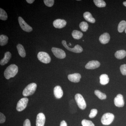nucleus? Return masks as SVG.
<instances>
[{"label": "nucleus", "instance_id": "nucleus-1", "mask_svg": "<svg viewBox=\"0 0 126 126\" xmlns=\"http://www.w3.org/2000/svg\"><path fill=\"white\" fill-rule=\"evenodd\" d=\"M18 71V66L15 64H12L8 66L4 72V76L6 79H9L14 78L16 75Z\"/></svg>", "mask_w": 126, "mask_h": 126}, {"label": "nucleus", "instance_id": "nucleus-2", "mask_svg": "<svg viewBox=\"0 0 126 126\" xmlns=\"http://www.w3.org/2000/svg\"><path fill=\"white\" fill-rule=\"evenodd\" d=\"M37 85L34 83H32L27 85L23 90V94L25 97L28 96L33 94L36 91Z\"/></svg>", "mask_w": 126, "mask_h": 126}, {"label": "nucleus", "instance_id": "nucleus-3", "mask_svg": "<svg viewBox=\"0 0 126 126\" xmlns=\"http://www.w3.org/2000/svg\"><path fill=\"white\" fill-rule=\"evenodd\" d=\"M114 115L112 113H107L104 114L102 117L101 121L104 125H109L111 124L114 120Z\"/></svg>", "mask_w": 126, "mask_h": 126}, {"label": "nucleus", "instance_id": "nucleus-4", "mask_svg": "<svg viewBox=\"0 0 126 126\" xmlns=\"http://www.w3.org/2000/svg\"><path fill=\"white\" fill-rule=\"evenodd\" d=\"M75 99L79 108L82 110H84L86 107V103L83 96L79 94L75 95Z\"/></svg>", "mask_w": 126, "mask_h": 126}, {"label": "nucleus", "instance_id": "nucleus-5", "mask_svg": "<svg viewBox=\"0 0 126 126\" xmlns=\"http://www.w3.org/2000/svg\"><path fill=\"white\" fill-rule=\"evenodd\" d=\"M39 60L41 62L44 63H48L51 61V58L49 55L46 52H40L37 55Z\"/></svg>", "mask_w": 126, "mask_h": 126}, {"label": "nucleus", "instance_id": "nucleus-6", "mask_svg": "<svg viewBox=\"0 0 126 126\" xmlns=\"http://www.w3.org/2000/svg\"><path fill=\"white\" fill-rule=\"evenodd\" d=\"M28 102L29 99L27 97L21 98L17 103L16 107V110L20 112L24 110L27 107Z\"/></svg>", "mask_w": 126, "mask_h": 126}, {"label": "nucleus", "instance_id": "nucleus-7", "mask_svg": "<svg viewBox=\"0 0 126 126\" xmlns=\"http://www.w3.org/2000/svg\"><path fill=\"white\" fill-rule=\"evenodd\" d=\"M18 20L21 28L24 31L27 32H30L33 30L32 27L29 25L23 19L22 17L19 16L18 17Z\"/></svg>", "mask_w": 126, "mask_h": 126}, {"label": "nucleus", "instance_id": "nucleus-8", "mask_svg": "<svg viewBox=\"0 0 126 126\" xmlns=\"http://www.w3.org/2000/svg\"><path fill=\"white\" fill-rule=\"evenodd\" d=\"M51 50L55 56L58 58L63 59L66 57V54L65 52L61 49L53 47Z\"/></svg>", "mask_w": 126, "mask_h": 126}, {"label": "nucleus", "instance_id": "nucleus-9", "mask_svg": "<svg viewBox=\"0 0 126 126\" xmlns=\"http://www.w3.org/2000/svg\"><path fill=\"white\" fill-rule=\"evenodd\" d=\"M62 44L66 49L71 52L75 53H80L82 52L83 49L80 46L77 45L73 48H70L67 45V43L65 40H63L62 42Z\"/></svg>", "mask_w": 126, "mask_h": 126}, {"label": "nucleus", "instance_id": "nucleus-10", "mask_svg": "<svg viewBox=\"0 0 126 126\" xmlns=\"http://www.w3.org/2000/svg\"><path fill=\"white\" fill-rule=\"evenodd\" d=\"M45 115L43 113H40L37 115L36 121V126H44L45 124Z\"/></svg>", "mask_w": 126, "mask_h": 126}, {"label": "nucleus", "instance_id": "nucleus-11", "mask_svg": "<svg viewBox=\"0 0 126 126\" xmlns=\"http://www.w3.org/2000/svg\"><path fill=\"white\" fill-rule=\"evenodd\" d=\"M115 106L118 107H122L124 106V102L123 96L122 94H118L115 97L114 100Z\"/></svg>", "mask_w": 126, "mask_h": 126}, {"label": "nucleus", "instance_id": "nucleus-12", "mask_svg": "<svg viewBox=\"0 0 126 126\" xmlns=\"http://www.w3.org/2000/svg\"><path fill=\"white\" fill-rule=\"evenodd\" d=\"M67 24L66 21L61 19H57L53 22V25L55 28L57 29H62L65 27Z\"/></svg>", "mask_w": 126, "mask_h": 126}, {"label": "nucleus", "instance_id": "nucleus-13", "mask_svg": "<svg viewBox=\"0 0 126 126\" xmlns=\"http://www.w3.org/2000/svg\"><path fill=\"white\" fill-rule=\"evenodd\" d=\"M100 65V63L99 61L93 60L88 62L85 66V68L87 69H95L99 67Z\"/></svg>", "mask_w": 126, "mask_h": 126}, {"label": "nucleus", "instance_id": "nucleus-14", "mask_svg": "<svg viewBox=\"0 0 126 126\" xmlns=\"http://www.w3.org/2000/svg\"><path fill=\"white\" fill-rule=\"evenodd\" d=\"M68 79L69 81L74 83L79 82L80 81L81 76L79 74L76 73L69 75L68 76Z\"/></svg>", "mask_w": 126, "mask_h": 126}, {"label": "nucleus", "instance_id": "nucleus-15", "mask_svg": "<svg viewBox=\"0 0 126 126\" xmlns=\"http://www.w3.org/2000/svg\"><path fill=\"white\" fill-rule=\"evenodd\" d=\"M54 94L55 98L57 99H60L63 97V91L60 86H57L55 87Z\"/></svg>", "mask_w": 126, "mask_h": 126}, {"label": "nucleus", "instance_id": "nucleus-16", "mask_svg": "<svg viewBox=\"0 0 126 126\" xmlns=\"http://www.w3.org/2000/svg\"><path fill=\"white\" fill-rule=\"evenodd\" d=\"M110 36L108 33H105L101 35L99 38V40L102 44H106L109 42Z\"/></svg>", "mask_w": 126, "mask_h": 126}, {"label": "nucleus", "instance_id": "nucleus-17", "mask_svg": "<svg viewBox=\"0 0 126 126\" xmlns=\"http://www.w3.org/2000/svg\"><path fill=\"white\" fill-rule=\"evenodd\" d=\"M11 54L10 52H7L5 53L4 58L1 59L0 61V64L4 65L6 64L10 61L11 58Z\"/></svg>", "mask_w": 126, "mask_h": 126}, {"label": "nucleus", "instance_id": "nucleus-18", "mask_svg": "<svg viewBox=\"0 0 126 126\" xmlns=\"http://www.w3.org/2000/svg\"><path fill=\"white\" fill-rule=\"evenodd\" d=\"M83 17L87 21L92 23H94L95 22V20L93 17L92 14L88 12H86L83 14Z\"/></svg>", "mask_w": 126, "mask_h": 126}, {"label": "nucleus", "instance_id": "nucleus-19", "mask_svg": "<svg viewBox=\"0 0 126 126\" xmlns=\"http://www.w3.org/2000/svg\"><path fill=\"white\" fill-rule=\"evenodd\" d=\"M100 83L103 85L107 84L109 82V79L108 75L106 74H102L99 77Z\"/></svg>", "mask_w": 126, "mask_h": 126}, {"label": "nucleus", "instance_id": "nucleus-20", "mask_svg": "<svg viewBox=\"0 0 126 126\" xmlns=\"http://www.w3.org/2000/svg\"><path fill=\"white\" fill-rule=\"evenodd\" d=\"M16 48L19 55L22 58H25L26 53L24 46L20 44H18L16 46Z\"/></svg>", "mask_w": 126, "mask_h": 126}, {"label": "nucleus", "instance_id": "nucleus-21", "mask_svg": "<svg viewBox=\"0 0 126 126\" xmlns=\"http://www.w3.org/2000/svg\"><path fill=\"white\" fill-rule=\"evenodd\" d=\"M115 57L118 59H122L126 56V52L124 50H121L117 51L115 54Z\"/></svg>", "mask_w": 126, "mask_h": 126}, {"label": "nucleus", "instance_id": "nucleus-22", "mask_svg": "<svg viewBox=\"0 0 126 126\" xmlns=\"http://www.w3.org/2000/svg\"><path fill=\"white\" fill-rule=\"evenodd\" d=\"M72 35L74 39L79 40L82 38L83 36V34L79 31L74 30L72 32Z\"/></svg>", "mask_w": 126, "mask_h": 126}, {"label": "nucleus", "instance_id": "nucleus-23", "mask_svg": "<svg viewBox=\"0 0 126 126\" xmlns=\"http://www.w3.org/2000/svg\"><path fill=\"white\" fill-rule=\"evenodd\" d=\"M9 39L8 37L4 35H0V45L1 46H4L7 44Z\"/></svg>", "mask_w": 126, "mask_h": 126}, {"label": "nucleus", "instance_id": "nucleus-24", "mask_svg": "<svg viewBox=\"0 0 126 126\" xmlns=\"http://www.w3.org/2000/svg\"><path fill=\"white\" fill-rule=\"evenodd\" d=\"M126 22L125 20H122L119 23L118 27V30L120 33H122L126 29Z\"/></svg>", "mask_w": 126, "mask_h": 126}, {"label": "nucleus", "instance_id": "nucleus-25", "mask_svg": "<svg viewBox=\"0 0 126 126\" xmlns=\"http://www.w3.org/2000/svg\"><path fill=\"white\" fill-rule=\"evenodd\" d=\"M94 93L95 95L100 99L103 100V99H106L107 98V96L106 94H105L102 93L99 90H95Z\"/></svg>", "mask_w": 126, "mask_h": 126}, {"label": "nucleus", "instance_id": "nucleus-26", "mask_svg": "<svg viewBox=\"0 0 126 126\" xmlns=\"http://www.w3.org/2000/svg\"><path fill=\"white\" fill-rule=\"evenodd\" d=\"M7 13L4 10L0 8V19L2 20H6L7 19Z\"/></svg>", "mask_w": 126, "mask_h": 126}, {"label": "nucleus", "instance_id": "nucleus-27", "mask_svg": "<svg viewBox=\"0 0 126 126\" xmlns=\"http://www.w3.org/2000/svg\"><path fill=\"white\" fill-rule=\"evenodd\" d=\"M93 1L95 5L98 7H103L106 6V2L102 0H94Z\"/></svg>", "mask_w": 126, "mask_h": 126}, {"label": "nucleus", "instance_id": "nucleus-28", "mask_svg": "<svg viewBox=\"0 0 126 126\" xmlns=\"http://www.w3.org/2000/svg\"><path fill=\"white\" fill-rule=\"evenodd\" d=\"M79 28L82 31L85 32L87 30L88 28V25L86 22L83 21L79 24Z\"/></svg>", "mask_w": 126, "mask_h": 126}, {"label": "nucleus", "instance_id": "nucleus-29", "mask_svg": "<svg viewBox=\"0 0 126 126\" xmlns=\"http://www.w3.org/2000/svg\"><path fill=\"white\" fill-rule=\"evenodd\" d=\"M81 123L83 126H94V125L92 122L85 119L82 121Z\"/></svg>", "mask_w": 126, "mask_h": 126}, {"label": "nucleus", "instance_id": "nucleus-30", "mask_svg": "<svg viewBox=\"0 0 126 126\" xmlns=\"http://www.w3.org/2000/svg\"><path fill=\"white\" fill-rule=\"evenodd\" d=\"M44 1L46 5L49 7H52L54 3V0H44Z\"/></svg>", "mask_w": 126, "mask_h": 126}, {"label": "nucleus", "instance_id": "nucleus-31", "mask_svg": "<svg viewBox=\"0 0 126 126\" xmlns=\"http://www.w3.org/2000/svg\"><path fill=\"white\" fill-rule=\"evenodd\" d=\"M97 112V110L96 109H92L90 111V113L89 115V117L90 118H93L96 116Z\"/></svg>", "mask_w": 126, "mask_h": 126}, {"label": "nucleus", "instance_id": "nucleus-32", "mask_svg": "<svg viewBox=\"0 0 126 126\" xmlns=\"http://www.w3.org/2000/svg\"><path fill=\"white\" fill-rule=\"evenodd\" d=\"M120 69L122 74L126 75V64H123L121 65Z\"/></svg>", "mask_w": 126, "mask_h": 126}, {"label": "nucleus", "instance_id": "nucleus-33", "mask_svg": "<svg viewBox=\"0 0 126 126\" xmlns=\"http://www.w3.org/2000/svg\"><path fill=\"white\" fill-rule=\"evenodd\" d=\"M6 121V117L1 112L0 113V123H4Z\"/></svg>", "mask_w": 126, "mask_h": 126}, {"label": "nucleus", "instance_id": "nucleus-34", "mask_svg": "<svg viewBox=\"0 0 126 126\" xmlns=\"http://www.w3.org/2000/svg\"><path fill=\"white\" fill-rule=\"evenodd\" d=\"M23 126H31V124L29 119H26L25 120Z\"/></svg>", "mask_w": 126, "mask_h": 126}, {"label": "nucleus", "instance_id": "nucleus-35", "mask_svg": "<svg viewBox=\"0 0 126 126\" xmlns=\"http://www.w3.org/2000/svg\"><path fill=\"white\" fill-rule=\"evenodd\" d=\"M67 123L65 121H63L61 122V123H60V126H67Z\"/></svg>", "mask_w": 126, "mask_h": 126}, {"label": "nucleus", "instance_id": "nucleus-36", "mask_svg": "<svg viewBox=\"0 0 126 126\" xmlns=\"http://www.w3.org/2000/svg\"><path fill=\"white\" fill-rule=\"evenodd\" d=\"M26 1L29 4H31L34 1V0H26Z\"/></svg>", "mask_w": 126, "mask_h": 126}, {"label": "nucleus", "instance_id": "nucleus-37", "mask_svg": "<svg viewBox=\"0 0 126 126\" xmlns=\"http://www.w3.org/2000/svg\"><path fill=\"white\" fill-rule=\"evenodd\" d=\"M123 4L125 6H126V1L123 2Z\"/></svg>", "mask_w": 126, "mask_h": 126}, {"label": "nucleus", "instance_id": "nucleus-38", "mask_svg": "<svg viewBox=\"0 0 126 126\" xmlns=\"http://www.w3.org/2000/svg\"><path fill=\"white\" fill-rule=\"evenodd\" d=\"M125 33H126V29H125Z\"/></svg>", "mask_w": 126, "mask_h": 126}]
</instances>
